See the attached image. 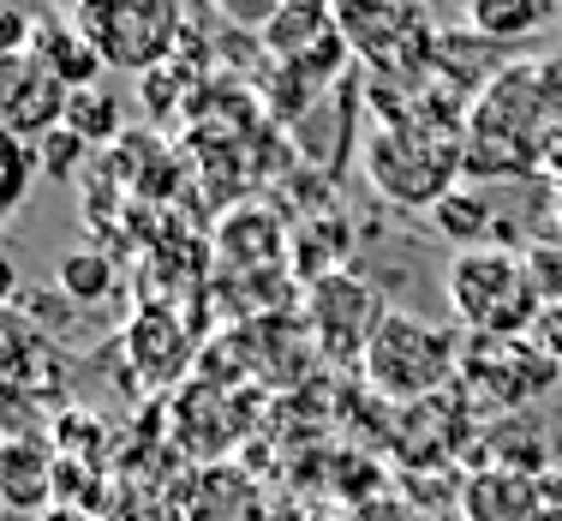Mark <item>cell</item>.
<instances>
[{"label": "cell", "instance_id": "22", "mask_svg": "<svg viewBox=\"0 0 562 521\" xmlns=\"http://www.w3.org/2000/svg\"><path fill=\"white\" fill-rule=\"evenodd\" d=\"M36 354V336H19V330L0 324V390H31L24 384V359Z\"/></svg>", "mask_w": 562, "mask_h": 521}, {"label": "cell", "instance_id": "8", "mask_svg": "<svg viewBox=\"0 0 562 521\" xmlns=\"http://www.w3.org/2000/svg\"><path fill=\"white\" fill-rule=\"evenodd\" d=\"M461 521H562V474H485L467 479Z\"/></svg>", "mask_w": 562, "mask_h": 521}, {"label": "cell", "instance_id": "15", "mask_svg": "<svg viewBox=\"0 0 562 521\" xmlns=\"http://www.w3.org/2000/svg\"><path fill=\"white\" fill-rule=\"evenodd\" d=\"M467 24L497 48H520L527 36H539L551 24V7H532V0H479V7H467Z\"/></svg>", "mask_w": 562, "mask_h": 521}, {"label": "cell", "instance_id": "13", "mask_svg": "<svg viewBox=\"0 0 562 521\" xmlns=\"http://www.w3.org/2000/svg\"><path fill=\"white\" fill-rule=\"evenodd\" d=\"M31 55L43 60L66 90H90V85H97V73H102L97 43H90V36L78 31V19H60V12H36Z\"/></svg>", "mask_w": 562, "mask_h": 521}, {"label": "cell", "instance_id": "9", "mask_svg": "<svg viewBox=\"0 0 562 521\" xmlns=\"http://www.w3.org/2000/svg\"><path fill=\"white\" fill-rule=\"evenodd\" d=\"M60 486V450L43 432H12L0 437V510H48Z\"/></svg>", "mask_w": 562, "mask_h": 521}, {"label": "cell", "instance_id": "14", "mask_svg": "<svg viewBox=\"0 0 562 521\" xmlns=\"http://www.w3.org/2000/svg\"><path fill=\"white\" fill-rule=\"evenodd\" d=\"M216 252L227 264H288V240H281V222L270 217V210H258V204H239L234 217L222 222V234H216Z\"/></svg>", "mask_w": 562, "mask_h": 521}, {"label": "cell", "instance_id": "24", "mask_svg": "<svg viewBox=\"0 0 562 521\" xmlns=\"http://www.w3.org/2000/svg\"><path fill=\"white\" fill-rule=\"evenodd\" d=\"M36 36V12H19V7H0V60L24 55Z\"/></svg>", "mask_w": 562, "mask_h": 521}, {"label": "cell", "instance_id": "29", "mask_svg": "<svg viewBox=\"0 0 562 521\" xmlns=\"http://www.w3.org/2000/svg\"><path fill=\"white\" fill-rule=\"evenodd\" d=\"M0 516H7V510H0Z\"/></svg>", "mask_w": 562, "mask_h": 521}, {"label": "cell", "instance_id": "3", "mask_svg": "<svg viewBox=\"0 0 562 521\" xmlns=\"http://www.w3.org/2000/svg\"><path fill=\"white\" fill-rule=\"evenodd\" d=\"M341 43L378 78H395V90H425L437 78V31L443 24L425 7H336Z\"/></svg>", "mask_w": 562, "mask_h": 521}, {"label": "cell", "instance_id": "6", "mask_svg": "<svg viewBox=\"0 0 562 521\" xmlns=\"http://www.w3.org/2000/svg\"><path fill=\"white\" fill-rule=\"evenodd\" d=\"M383 318H390V306H383L378 288L353 270H329L305 288V330H312V342L324 347L329 359L359 366Z\"/></svg>", "mask_w": 562, "mask_h": 521}, {"label": "cell", "instance_id": "10", "mask_svg": "<svg viewBox=\"0 0 562 521\" xmlns=\"http://www.w3.org/2000/svg\"><path fill=\"white\" fill-rule=\"evenodd\" d=\"M258 43L270 48V60L281 66H305L317 55L341 43V24H336V7H317V0H293V7H276V19L258 31Z\"/></svg>", "mask_w": 562, "mask_h": 521}, {"label": "cell", "instance_id": "21", "mask_svg": "<svg viewBox=\"0 0 562 521\" xmlns=\"http://www.w3.org/2000/svg\"><path fill=\"white\" fill-rule=\"evenodd\" d=\"M192 85V78H180V55L168 66H156V73H144V109L150 114H173L180 109V90Z\"/></svg>", "mask_w": 562, "mask_h": 521}, {"label": "cell", "instance_id": "7", "mask_svg": "<svg viewBox=\"0 0 562 521\" xmlns=\"http://www.w3.org/2000/svg\"><path fill=\"white\" fill-rule=\"evenodd\" d=\"M66 102H72V90L31 48L0 60V132H12L24 144H43L48 132L66 126Z\"/></svg>", "mask_w": 562, "mask_h": 521}, {"label": "cell", "instance_id": "12", "mask_svg": "<svg viewBox=\"0 0 562 521\" xmlns=\"http://www.w3.org/2000/svg\"><path fill=\"white\" fill-rule=\"evenodd\" d=\"M503 66H508V55L497 43H485L473 24H443V31H437V85L461 90L467 102H473Z\"/></svg>", "mask_w": 562, "mask_h": 521}, {"label": "cell", "instance_id": "20", "mask_svg": "<svg viewBox=\"0 0 562 521\" xmlns=\"http://www.w3.org/2000/svg\"><path fill=\"white\" fill-rule=\"evenodd\" d=\"M527 270H532V282H539V300L562 306V240H532Z\"/></svg>", "mask_w": 562, "mask_h": 521}, {"label": "cell", "instance_id": "1", "mask_svg": "<svg viewBox=\"0 0 562 521\" xmlns=\"http://www.w3.org/2000/svg\"><path fill=\"white\" fill-rule=\"evenodd\" d=\"M443 300L467 336H532L544 318L527 252H515V246L454 252L449 276H443Z\"/></svg>", "mask_w": 562, "mask_h": 521}, {"label": "cell", "instance_id": "27", "mask_svg": "<svg viewBox=\"0 0 562 521\" xmlns=\"http://www.w3.org/2000/svg\"><path fill=\"white\" fill-rule=\"evenodd\" d=\"M12 288H19V270H12V252L0 246V306L12 300Z\"/></svg>", "mask_w": 562, "mask_h": 521}, {"label": "cell", "instance_id": "11", "mask_svg": "<svg viewBox=\"0 0 562 521\" xmlns=\"http://www.w3.org/2000/svg\"><path fill=\"white\" fill-rule=\"evenodd\" d=\"M126 359L144 384H168L192 359V336H186V324L173 312H156L150 306V312H138L126 324Z\"/></svg>", "mask_w": 562, "mask_h": 521}, {"label": "cell", "instance_id": "23", "mask_svg": "<svg viewBox=\"0 0 562 521\" xmlns=\"http://www.w3.org/2000/svg\"><path fill=\"white\" fill-rule=\"evenodd\" d=\"M85 151H90V144H85V138H72V132L60 126V132H48V138L36 144V163H43L48 174H72V168H78V156H85Z\"/></svg>", "mask_w": 562, "mask_h": 521}, {"label": "cell", "instance_id": "16", "mask_svg": "<svg viewBox=\"0 0 562 521\" xmlns=\"http://www.w3.org/2000/svg\"><path fill=\"white\" fill-rule=\"evenodd\" d=\"M431 222L443 229L461 252H473L479 240H491V229H497V210H491V186H454V192L443 198V204L431 210Z\"/></svg>", "mask_w": 562, "mask_h": 521}, {"label": "cell", "instance_id": "19", "mask_svg": "<svg viewBox=\"0 0 562 521\" xmlns=\"http://www.w3.org/2000/svg\"><path fill=\"white\" fill-rule=\"evenodd\" d=\"M36 168H43V163H36V144L0 132V222L19 210L24 192H31V174H36Z\"/></svg>", "mask_w": 562, "mask_h": 521}, {"label": "cell", "instance_id": "17", "mask_svg": "<svg viewBox=\"0 0 562 521\" xmlns=\"http://www.w3.org/2000/svg\"><path fill=\"white\" fill-rule=\"evenodd\" d=\"M55 293L72 306H97L114 293V264L109 252H66V258L55 264Z\"/></svg>", "mask_w": 562, "mask_h": 521}, {"label": "cell", "instance_id": "18", "mask_svg": "<svg viewBox=\"0 0 562 521\" xmlns=\"http://www.w3.org/2000/svg\"><path fill=\"white\" fill-rule=\"evenodd\" d=\"M66 132H72V138H85V144L120 138V102H114L102 85L72 90V102H66Z\"/></svg>", "mask_w": 562, "mask_h": 521}, {"label": "cell", "instance_id": "4", "mask_svg": "<svg viewBox=\"0 0 562 521\" xmlns=\"http://www.w3.org/2000/svg\"><path fill=\"white\" fill-rule=\"evenodd\" d=\"M72 19L97 43L102 66H120V73H138V78L180 55V36L192 24L168 0H109V7H78Z\"/></svg>", "mask_w": 562, "mask_h": 521}, {"label": "cell", "instance_id": "25", "mask_svg": "<svg viewBox=\"0 0 562 521\" xmlns=\"http://www.w3.org/2000/svg\"><path fill=\"white\" fill-rule=\"evenodd\" d=\"M539 73H544V97H551V126H557V151H562V48L539 60Z\"/></svg>", "mask_w": 562, "mask_h": 521}, {"label": "cell", "instance_id": "28", "mask_svg": "<svg viewBox=\"0 0 562 521\" xmlns=\"http://www.w3.org/2000/svg\"><path fill=\"white\" fill-rule=\"evenodd\" d=\"M551 210H557V229H562V180H557V198H551Z\"/></svg>", "mask_w": 562, "mask_h": 521}, {"label": "cell", "instance_id": "26", "mask_svg": "<svg viewBox=\"0 0 562 521\" xmlns=\"http://www.w3.org/2000/svg\"><path fill=\"white\" fill-rule=\"evenodd\" d=\"M532 342L551 354V366L562 372V306H544V318H539V330H532Z\"/></svg>", "mask_w": 562, "mask_h": 521}, {"label": "cell", "instance_id": "2", "mask_svg": "<svg viewBox=\"0 0 562 521\" xmlns=\"http://www.w3.org/2000/svg\"><path fill=\"white\" fill-rule=\"evenodd\" d=\"M359 372H366V384L383 396V402L419 408V402L449 396L454 384H461V342H454L449 330H437L431 318L390 306V318L378 324V336H371Z\"/></svg>", "mask_w": 562, "mask_h": 521}, {"label": "cell", "instance_id": "5", "mask_svg": "<svg viewBox=\"0 0 562 521\" xmlns=\"http://www.w3.org/2000/svg\"><path fill=\"white\" fill-rule=\"evenodd\" d=\"M562 378L532 336H467L461 342V396L491 402V413H520Z\"/></svg>", "mask_w": 562, "mask_h": 521}]
</instances>
